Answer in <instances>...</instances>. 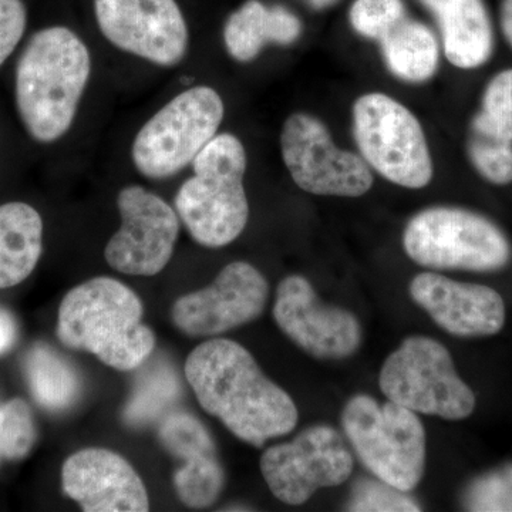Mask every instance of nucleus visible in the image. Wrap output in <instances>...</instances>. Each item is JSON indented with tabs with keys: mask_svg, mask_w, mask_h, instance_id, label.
Listing matches in <instances>:
<instances>
[{
	"mask_svg": "<svg viewBox=\"0 0 512 512\" xmlns=\"http://www.w3.org/2000/svg\"><path fill=\"white\" fill-rule=\"evenodd\" d=\"M184 372L202 409L245 443L262 447L298 424L292 397L234 340L201 343L188 355Z\"/></svg>",
	"mask_w": 512,
	"mask_h": 512,
	"instance_id": "nucleus-1",
	"label": "nucleus"
},
{
	"mask_svg": "<svg viewBox=\"0 0 512 512\" xmlns=\"http://www.w3.org/2000/svg\"><path fill=\"white\" fill-rule=\"evenodd\" d=\"M92 74V56L73 30L52 26L30 37L16 66V106L29 136L50 144L72 127Z\"/></svg>",
	"mask_w": 512,
	"mask_h": 512,
	"instance_id": "nucleus-2",
	"label": "nucleus"
},
{
	"mask_svg": "<svg viewBox=\"0 0 512 512\" xmlns=\"http://www.w3.org/2000/svg\"><path fill=\"white\" fill-rule=\"evenodd\" d=\"M137 293L107 276L89 279L64 296L57 338L67 348L92 353L116 370H136L156 348V335L143 323Z\"/></svg>",
	"mask_w": 512,
	"mask_h": 512,
	"instance_id": "nucleus-3",
	"label": "nucleus"
},
{
	"mask_svg": "<svg viewBox=\"0 0 512 512\" xmlns=\"http://www.w3.org/2000/svg\"><path fill=\"white\" fill-rule=\"evenodd\" d=\"M192 167L194 177L175 195V211L197 244L227 247L242 234L249 218L244 144L234 134H218L194 158Z\"/></svg>",
	"mask_w": 512,
	"mask_h": 512,
	"instance_id": "nucleus-4",
	"label": "nucleus"
},
{
	"mask_svg": "<svg viewBox=\"0 0 512 512\" xmlns=\"http://www.w3.org/2000/svg\"><path fill=\"white\" fill-rule=\"evenodd\" d=\"M342 426L363 466L384 483L410 493L426 467V431L417 413L387 400L356 394L342 412Z\"/></svg>",
	"mask_w": 512,
	"mask_h": 512,
	"instance_id": "nucleus-5",
	"label": "nucleus"
},
{
	"mask_svg": "<svg viewBox=\"0 0 512 512\" xmlns=\"http://www.w3.org/2000/svg\"><path fill=\"white\" fill-rule=\"evenodd\" d=\"M403 247L426 268L497 271L511 259V247L494 222L457 207H431L407 222Z\"/></svg>",
	"mask_w": 512,
	"mask_h": 512,
	"instance_id": "nucleus-6",
	"label": "nucleus"
},
{
	"mask_svg": "<svg viewBox=\"0 0 512 512\" xmlns=\"http://www.w3.org/2000/svg\"><path fill=\"white\" fill-rule=\"evenodd\" d=\"M359 154L377 174L399 187L420 190L433 180V160L420 121L384 93H367L352 109Z\"/></svg>",
	"mask_w": 512,
	"mask_h": 512,
	"instance_id": "nucleus-7",
	"label": "nucleus"
},
{
	"mask_svg": "<svg viewBox=\"0 0 512 512\" xmlns=\"http://www.w3.org/2000/svg\"><path fill=\"white\" fill-rule=\"evenodd\" d=\"M379 386L387 400L417 414L463 420L476 409V396L446 346L427 336L403 340L384 360Z\"/></svg>",
	"mask_w": 512,
	"mask_h": 512,
	"instance_id": "nucleus-8",
	"label": "nucleus"
},
{
	"mask_svg": "<svg viewBox=\"0 0 512 512\" xmlns=\"http://www.w3.org/2000/svg\"><path fill=\"white\" fill-rule=\"evenodd\" d=\"M224 114V101L211 87H191L177 94L134 138L131 158L138 173L150 180L180 173L217 136Z\"/></svg>",
	"mask_w": 512,
	"mask_h": 512,
	"instance_id": "nucleus-9",
	"label": "nucleus"
},
{
	"mask_svg": "<svg viewBox=\"0 0 512 512\" xmlns=\"http://www.w3.org/2000/svg\"><path fill=\"white\" fill-rule=\"evenodd\" d=\"M281 153L293 183L309 194L357 198L372 188V168L360 154L336 146L328 127L312 114L286 119Z\"/></svg>",
	"mask_w": 512,
	"mask_h": 512,
	"instance_id": "nucleus-10",
	"label": "nucleus"
},
{
	"mask_svg": "<svg viewBox=\"0 0 512 512\" xmlns=\"http://www.w3.org/2000/svg\"><path fill=\"white\" fill-rule=\"evenodd\" d=\"M262 477L271 493L288 505L306 503L320 488L338 487L352 476V453L339 431L316 424L261 457Z\"/></svg>",
	"mask_w": 512,
	"mask_h": 512,
	"instance_id": "nucleus-11",
	"label": "nucleus"
},
{
	"mask_svg": "<svg viewBox=\"0 0 512 512\" xmlns=\"http://www.w3.org/2000/svg\"><path fill=\"white\" fill-rule=\"evenodd\" d=\"M121 227L104 249L114 271L134 276H154L170 262L178 234L177 211L154 192L128 185L117 197Z\"/></svg>",
	"mask_w": 512,
	"mask_h": 512,
	"instance_id": "nucleus-12",
	"label": "nucleus"
},
{
	"mask_svg": "<svg viewBox=\"0 0 512 512\" xmlns=\"http://www.w3.org/2000/svg\"><path fill=\"white\" fill-rule=\"evenodd\" d=\"M94 13L100 32L123 52L163 67L187 55L190 33L175 0H94Z\"/></svg>",
	"mask_w": 512,
	"mask_h": 512,
	"instance_id": "nucleus-13",
	"label": "nucleus"
},
{
	"mask_svg": "<svg viewBox=\"0 0 512 512\" xmlns=\"http://www.w3.org/2000/svg\"><path fill=\"white\" fill-rule=\"evenodd\" d=\"M268 298L265 276L248 262H232L207 288L178 298L171 319L192 338L218 336L258 319Z\"/></svg>",
	"mask_w": 512,
	"mask_h": 512,
	"instance_id": "nucleus-14",
	"label": "nucleus"
},
{
	"mask_svg": "<svg viewBox=\"0 0 512 512\" xmlns=\"http://www.w3.org/2000/svg\"><path fill=\"white\" fill-rule=\"evenodd\" d=\"M274 318L298 348L316 359H346L362 345V326L356 316L320 301L311 282L301 275L288 276L278 285Z\"/></svg>",
	"mask_w": 512,
	"mask_h": 512,
	"instance_id": "nucleus-15",
	"label": "nucleus"
},
{
	"mask_svg": "<svg viewBox=\"0 0 512 512\" xmlns=\"http://www.w3.org/2000/svg\"><path fill=\"white\" fill-rule=\"evenodd\" d=\"M64 494L86 512L150 510L146 485L126 458L107 448H84L63 464Z\"/></svg>",
	"mask_w": 512,
	"mask_h": 512,
	"instance_id": "nucleus-16",
	"label": "nucleus"
},
{
	"mask_svg": "<svg viewBox=\"0 0 512 512\" xmlns=\"http://www.w3.org/2000/svg\"><path fill=\"white\" fill-rule=\"evenodd\" d=\"M409 293L441 329L458 338L493 336L504 328L503 298L488 286L423 272L414 276Z\"/></svg>",
	"mask_w": 512,
	"mask_h": 512,
	"instance_id": "nucleus-17",
	"label": "nucleus"
},
{
	"mask_svg": "<svg viewBox=\"0 0 512 512\" xmlns=\"http://www.w3.org/2000/svg\"><path fill=\"white\" fill-rule=\"evenodd\" d=\"M467 156L488 183H512V69L495 74L485 87L468 127Z\"/></svg>",
	"mask_w": 512,
	"mask_h": 512,
	"instance_id": "nucleus-18",
	"label": "nucleus"
},
{
	"mask_svg": "<svg viewBox=\"0 0 512 512\" xmlns=\"http://www.w3.org/2000/svg\"><path fill=\"white\" fill-rule=\"evenodd\" d=\"M439 26L444 55L458 69L483 66L494 50V33L484 0H420Z\"/></svg>",
	"mask_w": 512,
	"mask_h": 512,
	"instance_id": "nucleus-19",
	"label": "nucleus"
},
{
	"mask_svg": "<svg viewBox=\"0 0 512 512\" xmlns=\"http://www.w3.org/2000/svg\"><path fill=\"white\" fill-rule=\"evenodd\" d=\"M301 33V19L285 6L247 0L225 22L224 43L232 59L248 63L261 55L269 43L293 45Z\"/></svg>",
	"mask_w": 512,
	"mask_h": 512,
	"instance_id": "nucleus-20",
	"label": "nucleus"
},
{
	"mask_svg": "<svg viewBox=\"0 0 512 512\" xmlns=\"http://www.w3.org/2000/svg\"><path fill=\"white\" fill-rule=\"evenodd\" d=\"M43 249V221L25 202L0 205V289L25 281Z\"/></svg>",
	"mask_w": 512,
	"mask_h": 512,
	"instance_id": "nucleus-21",
	"label": "nucleus"
},
{
	"mask_svg": "<svg viewBox=\"0 0 512 512\" xmlns=\"http://www.w3.org/2000/svg\"><path fill=\"white\" fill-rule=\"evenodd\" d=\"M379 43L384 64L402 82L424 83L436 74L440 62L439 40L419 20H400Z\"/></svg>",
	"mask_w": 512,
	"mask_h": 512,
	"instance_id": "nucleus-22",
	"label": "nucleus"
},
{
	"mask_svg": "<svg viewBox=\"0 0 512 512\" xmlns=\"http://www.w3.org/2000/svg\"><path fill=\"white\" fill-rule=\"evenodd\" d=\"M30 392L37 404L60 412L76 402L80 379L74 367L46 343H36L25 362Z\"/></svg>",
	"mask_w": 512,
	"mask_h": 512,
	"instance_id": "nucleus-23",
	"label": "nucleus"
},
{
	"mask_svg": "<svg viewBox=\"0 0 512 512\" xmlns=\"http://www.w3.org/2000/svg\"><path fill=\"white\" fill-rule=\"evenodd\" d=\"M181 384L173 367L160 362L138 376L134 392L128 400L123 420L128 426L140 427L157 420L177 402Z\"/></svg>",
	"mask_w": 512,
	"mask_h": 512,
	"instance_id": "nucleus-24",
	"label": "nucleus"
},
{
	"mask_svg": "<svg viewBox=\"0 0 512 512\" xmlns=\"http://www.w3.org/2000/svg\"><path fill=\"white\" fill-rule=\"evenodd\" d=\"M175 490L191 508L210 507L220 497L225 485V471L217 454L188 458L175 473Z\"/></svg>",
	"mask_w": 512,
	"mask_h": 512,
	"instance_id": "nucleus-25",
	"label": "nucleus"
},
{
	"mask_svg": "<svg viewBox=\"0 0 512 512\" xmlns=\"http://www.w3.org/2000/svg\"><path fill=\"white\" fill-rule=\"evenodd\" d=\"M158 439L168 453L180 460L217 454L210 431L190 413L174 412L161 420Z\"/></svg>",
	"mask_w": 512,
	"mask_h": 512,
	"instance_id": "nucleus-26",
	"label": "nucleus"
},
{
	"mask_svg": "<svg viewBox=\"0 0 512 512\" xmlns=\"http://www.w3.org/2000/svg\"><path fill=\"white\" fill-rule=\"evenodd\" d=\"M36 437L35 419L25 400L12 399L0 407V461L28 456Z\"/></svg>",
	"mask_w": 512,
	"mask_h": 512,
	"instance_id": "nucleus-27",
	"label": "nucleus"
},
{
	"mask_svg": "<svg viewBox=\"0 0 512 512\" xmlns=\"http://www.w3.org/2000/svg\"><path fill=\"white\" fill-rule=\"evenodd\" d=\"M404 18L403 0H355L349 12L355 32L377 42Z\"/></svg>",
	"mask_w": 512,
	"mask_h": 512,
	"instance_id": "nucleus-28",
	"label": "nucleus"
},
{
	"mask_svg": "<svg viewBox=\"0 0 512 512\" xmlns=\"http://www.w3.org/2000/svg\"><path fill=\"white\" fill-rule=\"evenodd\" d=\"M349 511H420V504L409 493L384 483L362 478L352 488L348 503Z\"/></svg>",
	"mask_w": 512,
	"mask_h": 512,
	"instance_id": "nucleus-29",
	"label": "nucleus"
},
{
	"mask_svg": "<svg viewBox=\"0 0 512 512\" xmlns=\"http://www.w3.org/2000/svg\"><path fill=\"white\" fill-rule=\"evenodd\" d=\"M466 504L473 511H512V467L474 483Z\"/></svg>",
	"mask_w": 512,
	"mask_h": 512,
	"instance_id": "nucleus-30",
	"label": "nucleus"
},
{
	"mask_svg": "<svg viewBox=\"0 0 512 512\" xmlns=\"http://www.w3.org/2000/svg\"><path fill=\"white\" fill-rule=\"evenodd\" d=\"M28 12L22 0H0V66L25 35Z\"/></svg>",
	"mask_w": 512,
	"mask_h": 512,
	"instance_id": "nucleus-31",
	"label": "nucleus"
},
{
	"mask_svg": "<svg viewBox=\"0 0 512 512\" xmlns=\"http://www.w3.org/2000/svg\"><path fill=\"white\" fill-rule=\"evenodd\" d=\"M18 339V325L12 313L0 308V355L9 352Z\"/></svg>",
	"mask_w": 512,
	"mask_h": 512,
	"instance_id": "nucleus-32",
	"label": "nucleus"
},
{
	"mask_svg": "<svg viewBox=\"0 0 512 512\" xmlns=\"http://www.w3.org/2000/svg\"><path fill=\"white\" fill-rule=\"evenodd\" d=\"M501 29L508 45L512 47V0H503L500 9Z\"/></svg>",
	"mask_w": 512,
	"mask_h": 512,
	"instance_id": "nucleus-33",
	"label": "nucleus"
},
{
	"mask_svg": "<svg viewBox=\"0 0 512 512\" xmlns=\"http://www.w3.org/2000/svg\"><path fill=\"white\" fill-rule=\"evenodd\" d=\"M313 9L322 10L329 8V6L335 5L338 0H306Z\"/></svg>",
	"mask_w": 512,
	"mask_h": 512,
	"instance_id": "nucleus-34",
	"label": "nucleus"
}]
</instances>
